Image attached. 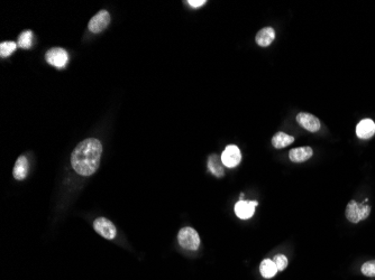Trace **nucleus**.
<instances>
[{"mask_svg": "<svg viewBox=\"0 0 375 280\" xmlns=\"http://www.w3.org/2000/svg\"><path fill=\"white\" fill-rule=\"evenodd\" d=\"M102 145L98 139L88 138L75 147L71 155V165L79 175L90 176L98 170Z\"/></svg>", "mask_w": 375, "mask_h": 280, "instance_id": "obj_1", "label": "nucleus"}, {"mask_svg": "<svg viewBox=\"0 0 375 280\" xmlns=\"http://www.w3.org/2000/svg\"><path fill=\"white\" fill-rule=\"evenodd\" d=\"M371 213V206L365 203H358L356 201H351L346 206V218L352 223L365 220Z\"/></svg>", "mask_w": 375, "mask_h": 280, "instance_id": "obj_2", "label": "nucleus"}, {"mask_svg": "<svg viewBox=\"0 0 375 280\" xmlns=\"http://www.w3.org/2000/svg\"><path fill=\"white\" fill-rule=\"evenodd\" d=\"M178 240L180 246L187 250L194 251L200 246V238L198 232L193 228L187 227L180 230L178 234Z\"/></svg>", "mask_w": 375, "mask_h": 280, "instance_id": "obj_3", "label": "nucleus"}, {"mask_svg": "<svg viewBox=\"0 0 375 280\" xmlns=\"http://www.w3.org/2000/svg\"><path fill=\"white\" fill-rule=\"evenodd\" d=\"M45 59L46 62L53 66H55L56 69H62V67L67 65L68 55L66 49L61 47H54L46 52Z\"/></svg>", "mask_w": 375, "mask_h": 280, "instance_id": "obj_4", "label": "nucleus"}, {"mask_svg": "<svg viewBox=\"0 0 375 280\" xmlns=\"http://www.w3.org/2000/svg\"><path fill=\"white\" fill-rule=\"evenodd\" d=\"M93 228L100 235L103 236L104 239L113 240L116 236V228L111 222L106 218H99L93 222Z\"/></svg>", "mask_w": 375, "mask_h": 280, "instance_id": "obj_5", "label": "nucleus"}, {"mask_svg": "<svg viewBox=\"0 0 375 280\" xmlns=\"http://www.w3.org/2000/svg\"><path fill=\"white\" fill-rule=\"evenodd\" d=\"M222 160L226 167H236L241 160V154L239 147L235 145L227 146L226 149L222 152Z\"/></svg>", "mask_w": 375, "mask_h": 280, "instance_id": "obj_6", "label": "nucleus"}, {"mask_svg": "<svg viewBox=\"0 0 375 280\" xmlns=\"http://www.w3.org/2000/svg\"><path fill=\"white\" fill-rule=\"evenodd\" d=\"M110 23V15L106 10H100L95 16L91 18L89 23V31L92 33H100L106 28Z\"/></svg>", "mask_w": 375, "mask_h": 280, "instance_id": "obj_7", "label": "nucleus"}, {"mask_svg": "<svg viewBox=\"0 0 375 280\" xmlns=\"http://www.w3.org/2000/svg\"><path fill=\"white\" fill-rule=\"evenodd\" d=\"M295 120H297V123L300 124L302 128L310 132H317L320 128H322V124H320L318 118L313 116L311 113H307V112L298 113Z\"/></svg>", "mask_w": 375, "mask_h": 280, "instance_id": "obj_8", "label": "nucleus"}, {"mask_svg": "<svg viewBox=\"0 0 375 280\" xmlns=\"http://www.w3.org/2000/svg\"><path fill=\"white\" fill-rule=\"evenodd\" d=\"M258 205L256 201H245L240 200L235 205V213L241 220H247L252 218L255 213V207Z\"/></svg>", "mask_w": 375, "mask_h": 280, "instance_id": "obj_9", "label": "nucleus"}, {"mask_svg": "<svg viewBox=\"0 0 375 280\" xmlns=\"http://www.w3.org/2000/svg\"><path fill=\"white\" fill-rule=\"evenodd\" d=\"M313 155V150L311 147L305 146V147H299V148L291 149L289 153V157L291 161L293 163H302L310 159Z\"/></svg>", "mask_w": 375, "mask_h": 280, "instance_id": "obj_10", "label": "nucleus"}, {"mask_svg": "<svg viewBox=\"0 0 375 280\" xmlns=\"http://www.w3.org/2000/svg\"><path fill=\"white\" fill-rule=\"evenodd\" d=\"M375 134V124L371 119H363L356 127V135L360 139H369Z\"/></svg>", "mask_w": 375, "mask_h": 280, "instance_id": "obj_11", "label": "nucleus"}, {"mask_svg": "<svg viewBox=\"0 0 375 280\" xmlns=\"http://www.w3.org/2000/svg\"><path fill=\"white\" fill-rule=\"evenodd\" d=\"M275 38V31L272 27H264L261 31H258V33L256 34L255 41L257 43V45L262 46V47H266V46L271 45V43Z\"/></svg>", "mask_w": 375, "mask_h": 280, "instance_id": "obj_12", "label": "nucleus"}, {"mask_svg": "<svg viewBox=\"0 0 375 280\" xmlns=\"http://www.w3.org/2000/svg\"><path fill=\"white\" fill-rule=\"evenodd\" d=\"M28 171V160L25 156H20L16 160L15 166H14L13 175L17 181H23L26 177Z\"/></svg>", "mask_w": 375, "mask_h": 280, "instance_id": "obj_13", "label": "nucleus"}, {"mask_svg": "<svg viewBox=\"0 0 375 280\" xmlns=\"http://www.w3.org/2000/svg\"><path fill=\"white\" fill-rule=\"evenodd\" d=\"M208 168L209 171H210L215 176H217V177H222L223 174H225L222 157H219L218 155H211L209 157Z\"/></svg>", "mask_w": 375, "mask_h": 280, "instance_id": "obj_14", "label": "nucleus"}, {"mask_svg": "<svg viewBox=\"0 0 375 280\" xmlns=\"http://www.w3.org/2000/svg\"><path fill=\"white\" fill-rule=\"evenodd\" d=\"M294 141V137H292L290 135H287L286 132H276L272 138V145L274 148L281 149L284 147L291 145Z\"/></svg>", "mask_w": 375, "mask_h": 280, "instance_id": "obj_15", "label": "nucleus"}, {"mask_svg": "<svg viewBox=\"0 0 375 280\" xmlns=\"http://www.w3.org/2000/svg\"><path fill=\"white\" fill-rule=\"evenodd\" d=\"M259 271L261 275L266 279L273 278L276 275V272L279 271L276 268V264H274V261L271 259H264L259 264Z\"/></svg>", "mask_w": 375, "mask_h": 280, "instance_id": "obj_16", "label": "nucleus"}, {"mask_svg": "<svg viewBox=\"0 0 375 280\" xmlns=\"http://www.w3.org/2000/svg\"><path fill=\"white\" fill-rule=\"evenodd\" d=\"M33 43V33L32 31H24L18 37L17 45L21 48H30Z\"/></svg>", "mask_w": 375, "mask_h": 280, "instance_id": "obj_17", "label": "nucleus"}, {"mask_svg": "<svg viewBox=\"0 0 375 280\" xmlns=\"http://www.w3.org/2000/svg\"><path fill=\"white\" fill-rule=\"evenodd\" d=\"M16 43L15 42H2L0 44V55L1 57H7L16 51Z\"/></svg>", "mask_w": 375, "mask_h": 280, "instance_id": "obj_18", "label": "nucleus"}, {"mask_svg": "<svg viewBox=\"0 0 375 280\" xmlns=\"http://www.w3.org/2000/svg\"><path fill=\"white\" fill-rule=\"evenodd\" d=\"M362 274L366 277H375V260L366 261L362 265Z\"/></svg>", "mask_w": 375, "mask_h": 280, "instance_id": "obj_19", "label": "nucleus"}, {"mask_svg": "<svg viewBox=\"0 0 375 280\" xmlns=\"http://www.w3.org/2000/svg\"><path fill=\"white\" fill-rule=\"evenodd\" d=\"M273 261L274 264H276V268L279 271L284 270L288 265V258L284 256V254H276V256L274 257Z\"/></svg>", "mask_w": 375, "mask_h": 280, "instance_id": "obj_20", "label": "nucleus"}, {"mask_svg": "<svg viewBox=\"0 0 375 280\" xmlns=\"http://www.w3.org/2000/svg\"><path fill=\"white\" fill-rule=\"evenodd\" d=\"M205 2H207L205 0H189V1H188V3H189L191 7H193V8H198V7L204 6Z\"/></svg>", "mask_w": 375, "mask_h": 280, "instance_id": "obj_21", "label": "nucleus"}]
</instances>
